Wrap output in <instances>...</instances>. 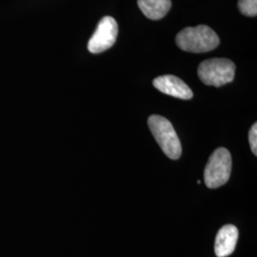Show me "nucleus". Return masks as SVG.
Returning a JSON list of instances; mask_svg holds the SVG:
<instances>
[{"label":"nucleus","mask_w":257,"mask_h":257,"mask_svg":"<svg viewBox=\"0 0 257 257\" xmlns=\"http://www.w3.org/2000/svg\"><path fill=\"white\" fill-rule=\"evenodd\" d=\"M175 42L185 52L201 54L217 48L220 40L211 28L207 25H199L181 30L175 37Z\"/></svg>","instance_id":"1"},{"label":"nucleus","mask_w":257,"mask_h":257,"mask_svg":"<svg viewBox=\"0 0 257 257\" xmlns=\"http://www.w3.org/2000/svg\"><path fill=\"white\" fill-rule=\"evenodd\" d=\"M148 124L163 153L169 158L177 160L182 154V147L172 123L161 115L154 114L149 117Z\"/></svg>","instance_id":"2"},{"label":"nucleus","mask_w":257,"mask_h":257,"mask_svg":"<svg viewBox=\"0 0 257 257\" xmlns=\"http://www.w3.org/2000/svg\"><path fill=\"white\" fill-rule=\"evenodd\" d=\"M235 74V64L227 58H211L198 66V76L205 85L221 87L230 83Z\"/></svg>","instance_id":"3"},{"label":"nucleus","mask_w":257,"mask_h":257,"mask_svg":"<svg viewBox=\"0 0 257 257\" xmlns=\"http://www.w3.org/2000/svg\"><path fill=\"white\" fill-rule=\"evenodd\" d=\"M231 173V156L225 148H218L211 155L204 172L205 184L216 189L228 182Z\"/></svg>","instance_id":"4"},{"label":"nucleus","mask_w":257,"mask_h":257,"mask_svg":"<svg viewBox=\"0 0 257 257\" xmlns=\"http://www.w3.org/2000/svg\"><path fill=\"white\" fill-rule=\"evenodd\" d=\"M117 34L118 25L116 20L111 17H104L88 42L89 52L100 54L109 50L115 43Z\"/></svg>","instance_id":"5"},{"label":"nucleus","mask_w":257,"mask_h":257,"mask_svg":"<svg viewBox=\"0 0 257 257\" xmlns=\"http://www.w3.org/2000/svg\"><path fill=\"white\" fill-rule=\"evenodd\" d=\"M153 83L158 91L168 95L184 100L193 98V92L191 88L182 79L175 75H161L156 77Z\"/></svg>","instance_id":"6"},{"label":"nucleus","mask_w":257,"mask_h":257,"mask_svg":"<svg viewBox=\"0 0 257 257\" xmlns=\"http://www.w3.org/2000/svg\"><path fill=\"white\" fill-rule=\"evenodd\" d=\"M238 240V230L233 225H225L218 230L215 242L214 251L217 257L230 255L236 247Z\"/></svg>","instance_id":"7"},{"label":"nucleus","mask_w":257,"mask_h":257,"mask_svg":"<svg viewBox=\"0 0 257 257\" xmlns=\"http://www.w3.org/2000/svg\"><path fill=\"white\" fill-rule=\"evenodd\" d=\"M138 7L152 20L163 19L172 7L171 0H138Z\"/></svg>","instance_id":"8"},{"label":"nucleus","mask_w":257,"mask_h":257,"mask_svg":"<svg viewBox=\"0 0 257 257\" xmlns=\"http://www.w3.org/2000/svg\"><path fill=\"white\" fill-rule=\"evenodd\" d=\"M238 9L246 17H256L257 0H238Z\"/></svg>","instance_id":"9"},{"label":"nucleus","mask_w":257,"mask_h":257,"mask_svg":"<svg viewBox=\"0 0 257 257\" xmlns=\"http://www.w3.org/2000/svg\"><path fill=\"white\" fill-rule=\"evenodd\" d=\"M248 141L251 152L253 153L254 156H257V124L254 123L251 128L249 130L248 133Z\"/></svg>","instance_id":"10"}]
</instances>
